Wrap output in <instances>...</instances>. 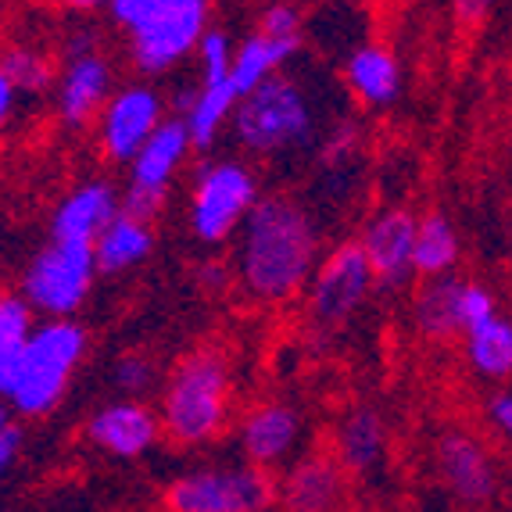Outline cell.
Returning <instances> with one entry per match:
<instances>
[{"label": "cell", "instance_id": "ac0fdd59", "mask_svg": "<svg viewBox=\"0 0 512 512\" xmlns=\"http://www.w3.org/2000/svg\"><path fill=\"white\" fill-rule=\"evenodd\" d=\"M122 212V194L108 180H83L61 197L51 215V240L94 244L97 233Z\"/></svg>", "mask_w": 512, "mask_h": 512}, {"label": "cell", "instance_id": "8992f818", "mask_svg": "<svg viewBox=\"0 0 512 512\" xmlns=\"http://www.w3.org/2000/svg\"><path fill=\"white\" fill-rule=\"evenodd\" d=\"M262 197L258 172L240 154L208 158L190 187V230L205 244H226Z\"/></svg>", "mask_w": 512, "mask_h": 512}, {"label": "cell", "instance_id": "9c48e42d", "mask_svg": "<svg viewBox=\"0 0 512 512\" xmlns=\"http://www.w3.org/2000/svg\"><path fill=\"white\" fill-rule=\"evenodd\" d=\"M376 291L373 273L355 240H341L330 255L319 258L316 273L301 291L305 298V323L312 333H337L362 312L369 294Z\"/></svg>", "mask_w": 512, "mask_h": 512}, {"label": "cell", "instance_id": "30bf717a", "mask_svg": "<svg viewBox=\"0 0 512 512\" xmlns=\"http://www.w3.org/2000/svg\"><path fill=\"white\" fill-rule=\"evenodd\" d=\"M54 108L69 129H86L115 90V69L94 33H72L54 72Z\"/></svg>", "mask_w": 512, "mask_h": 512}, {"label": "cell", "instance_id": "1f68e13d", "mask_svg": "<svg viewBox=\"0 0 512 512\" xmlns=\"http://www.w3.org/2000/svg\"><path fill=\"white\" fill-rule=\"evenodd\" d=\"M498 316V298L491 287L477 280H462V294H459V319H462V330H470V326L484 323V319Z\"/></svg>", "mask_w": 512, "mask_h": 512}, {"label": "cell", "instance_id": "5b68a950", "mask_svg": "<svg viewBox=\"0 0 512 512\" xmlns=\"http://www.w3.org/2000/svg\"><path fill=\"white\" fill-rule=\"evenodd\" d=\"M273 505L276 473L251 462H205L162 491V512H269Z\"/></svg>", "mask_w": 512, "mask_h": 512}, {"label": "cell", "instance_id": "e575fe53", "mask_svg": "<svg viewBox=\"0 0 512 512\" xmlns=\"http://www.w3.org/2000/svg\"><path fill=\"white\" fill-rule=\"evenodd\" d=\"M498 4L502 0H452V11L466 26H480V22H487V18L495 15Z\"/></svg>", "mask_w": 512, "mask_h": 512}, {"label": "cell", "instance_id": "44dd1931", "mask_svg": "<svg viewBox=\"0 0 512 512\" xmlns=\"http://www.w3.org/2000/svg\"><path fill=\"white\" fill-rule=\"evenodd\" d=\"M94 248L97 273L104 276H122L129 269H137L151 258L154 251V222L140 219V215L119 212L115 219L97 233Z\"/></svg>", "mask_w": 512, "mask_h": 512}, {"label": "cell", "instance_id": "5bb4252c", "mask_svg": "<svg viewBox=\"0 0 512 512\" xmlns=\"http://www.w3.org/2000/svg\"><path fill=\"white\" fill-rule=\"evenodd\" d=\"M237 444L258 470H287L305 444V416L291 402H258L237 419Z\"/></svg>", "mask_w": 512, "mask_h": 512}, {"label": "cell", "instance_id": "7a4b0ae2", "mask_svg": "<svg viewBox=\"0 0 512 512\" xmlns=\"http://www.w3.org/2000/svg\"><path fill=\"white\" fill-rule=\"evenodd\" d=\"M341 122L323 79L280 69L251 94L237 97L230 111L233 144L244 162L301 165L323 154L330 129Z\"/></svg>", "mask_w": 512, "mask_h": 512}, {"label": "cell", "instance_id": "4dcf8cb0", "mask_svg": "<svg viewBox=\"0 0 512 512\" xmlns=\"http://www.w3.org/2000/svg\"><path fill=\"white\" fill-rule=\"evenodd\" d=\"M197 79H219V76H230V58H233V40L230 33H222V29H208L197 43Z\"/></svg>", "mask_w": 512, "mask_h": 512}, {"label": "cell", "instance_id": "9a60e30c", "mask_svg": "<svg viewBox=\"0 0 512 512\" xmlns=\"http://www.w3.org/2000/svg\"><path fill=\"white\" fill-rule=\"evenodd\" d=\"M283 512H348L351 473L330 452H305L276 480Z\"/></svg>", "mask_w": 512, "mask_h": 512}, {"label": "cell", "instance_id": "83f0119b", "mask_svg": "<svg viewBox=\"0 0 512 512\" xmlns=\"http://www.w3.org/2000/svg\"><path fill=\"white\" fill-rule=\"evenodd\" d=\"M36 316L33 308L22 301V294L4 291L0 294V369H8L18 359V351L26 344V337L33 333Z\"/></svg>", "mask_w": 512, "mask_h": 512}, {"label": "cell", "instance_id": "603a6c76", "mask_svg": "<svg viewBox=\"0 0 512 512\" xmlns=\"http://www.w3.org/2000/svg\"><path fill=\"white\" fill-rule=\"evenodd\" d=\"M459 230L444 212L416 215V233H412V276L419 280H437L452 276L459 265Z\"/></svg>", "mask_w": 512, "mask_h": 512}, {"label": "cell", "instance_id": "7c38bea8", "mask_svg": "<svg viewBox=\"0 0 512 512\" xmlns=\"http://www.w3.org/2000/svg\"><path fill=\"white\" fill-rule=\"evenodd\" d=\"M165 94L154 83H126L115 86L104 108L97 111V147H101L104 162L129 165L133 154L154 137V129L162 126L169 115Z\"/></svg>", "mask_w": 512, "mask_h": 512}, {"label": "cell", "instance_id": "4fadbf2b", "mask_svg": "<svg viewBox=\"0 0 512 512\" xmlns=\"http://www.w3.org/2000/svg\"><path fill=\"white\" fill-rule=\"evenodd\" d=\"M434 466L444 491L470 509L491 505L502 487L495 452L470 430H444L434 444Z\"/></svg>", "mask_w": 512, "mask_h": 512}, {"label": "cell", "instance_id": "ba28073f", "mask_svg": "<svg viewBox=\"0 0 512 512\" xmlns=\"http://www.w3.org/2000/svg\"><path fill=\"white\" fill-rule=\"evenodd\" d=\"M212 29V0H162L133 33H126L129 61L140 76H169L194 58L201 36Z\"/></svg>", "mask_w": 512, "mask_h": 512}, {"label": "cell", "instance_id": "f1b7e54d", "mask_svg": "<svg viewBox=\"0 0 512 512\" xmlns=\"http://www.w3.org/2000/svg\"><path fill=\"white\" fill-rule=\"evenodd\" d=\"M111 384L119 387L122 398L144 402L147 394L162 384V380H158V362H154L147 351H126V355H119L115 366H111Z\"/></svg>", "mask_w": 512, "mask_h": 512}, {"label": "cell", "instance_id": "f546056e", "mask_svg": "<svg viewBox=\"0 0 512 512\" xmlns=\"http://www.w3.org/2000/svg\"><path fill=\"white\" fill-rule=\"evenodd\" d=\"M258 33L301 54V47H305V18H301V11L294 8L291 0H276L258 18Z\"/></svg>", "mask_w": 512, "mask_h": 512}, {"label": "cell", "instance_id": "2e32d148", "mask_svg": "<svg viewBox=\"0 0 512 512\" xmlns=\"http://www.w3.org/2000/svg\"><path fill=\"white\" fill-rule=\"evenodd\" d=\"M412 233H416V212L409 208L391 205L366 219L355 244L376 287H402L405 280H412Z\"/></svg>", "mask_w": 512, "mask_h": 512}, {"label": "cell", "instance_id": "3957f363", "mask_svg": "<svg viewBox=\"0 0 512 512\" xmlns=\"http://www.w3.org/2000/svg\"><path fill=\"white\" fill-rule=\"evenodd\" d=\"M162 437L180 448H205L233 423V362L222 344H197L158 384Z\"/></svg>", "mask_w": 512, "mask_h": 512}, {"label": "cell", "instance_id": "8d00e7d4", "mask_svg": "<svg viewBox=\"0 0 512 512\" xmlns=\"http://www.w3.org/2000/svg\"><path fill=\"white\" fill-rule=\"evenodd\" d=\"M54 4L72 11V15H94V11L108 8V0H54Z\"/></svg>", "mask_w": 512, "mask_h": 512}, {"label": "cell", "instance_id": "ffe728a7", "mask_svg": "<svg viewBox=\"0 0 512 512\" xmlns=\"http://www.w3.org/2000/svg\"><path fill=\"white\" fill-rule=\"evenodd\" d=\"M237 104V90H233L230 76L219 79H197L194 90L180 97V115L176 119L183 122L190 137V147L194 151H212L219 144V137L230 126V111Z\"/></svg>", "mask_w": 512, "mask_h": 512}, {"label": "cell", "instance_id": "484cf974", "mask_svg": "<svg viewBox=\"0 0 512 512\" xmlns=\"http://www.w3.org/2000/svg\"><path fill=\"white\" fill-rule=\"evenodd\" d=\"M294 58H298V51L269 40V36H262L258 29L251 36H244V40L233 47V58H230V83H233V90H237V97L251 94V90L262 86L269 76L287 69Z\"/></svg>", "mask_w": 512, "mask_h": 512}, {"label": "cell", "instance_id": "8fae6325", "mask_svg": "<svg viewBox=\"0 0 512 512\" xmlns=\"http://www.w3.org/2000/svg\"><path fill=\"white\" fill-rule=\"evenodd\" d=\"M190 137L183 122L172 115L162 126L154 129V137L133 154V162L126 165V190H122V212L140 215V219L154 222V215L165 208L172 183L183 172V165L190 162Z\"/></svg>", "mask_w": 512, "mask_h": 512}, {"label": "cell", "instance_id": "277c9868", "mask_svg": "<svg viewBox=\"0 0 512 512\" xmlns=\"http://www.w3.org/2000/svg\"><path fill=\"white\" fill-rule=\"evenodd\" d=\"M90 333L76 319H40L26 337L18 359L0 369V402L15 419L51 416L69 394L76 369L83 366Z\"/></svg>", "mask_w": 512, "mask_h": 512}, {"label": "cell", "instance_id": "d4e9b609", "mask_svg": "<svg viewBox=\"0 0 512 512\" xmlns=\"http://www.w3.org/2000/svg\"><path fill=\"white\" fill-rule=\"evenodd\" d=\"M462 348H466V362L473 373L491 380V384H505L512 373V326L509 319L498 316L484 319V323L462 330Z\"/></svg>", "mask_w": 512, "mask_h": 512}, {"label": "cell", "instance_id": "52a82bcc", "mask_svg": "<svg viewBox=\"0 0 512 512\" xmlns=\"http://www.w3.org/2000/svg\"><path fill=\"white\" fill-rule=\"evenodd\" d=\"M97 262L90 244L51 240L33 255L22 273V301L43 319H72L86 305L97 283Z\"/></svg>", "mask_w": 512, "mask_h": 512}, {"label": "cell", "instance_id": "cb8c5ba5", "mask_svg": "<svg viewBox=\"0 0 512 512\" xmlns=\"http://www.w3.org/2000/svg\"><path fill=\"white\" fill-rule=\"evenodd\" d=\"M459 294L462 280L459 276H437V280H423V287L412 298V323L423 337L430 341H452L462 333L459 319Z\"/></svg>", "mask_w": 512, "mask_h": 512}, {"label": "cell", "instance_id": "e0dca14e", "mask_svg": "<svg viewBox=\"0 0 512 512\" xmlns=\"http://www.w3.org/2000/svg\"><path fill=\"white\" fill-rule=\"evenodd\" d=\"M86 441L111 459H140L162 441V423H158L154 405L119 398V402L101 405L86 419Z\"/></svg>", "mask_w": 512, "mask_h": 512}, {"label": "cell", "instance_id": "4316f807", "mask_svg": "<svg viewBox=\"0 0 512 512\" xmlns=\"http://www.w3.org/2000/svg\"><path fill=\"white\" fill-rule=\"evenodd\" d=\"M0 65H4L8 79L15 83L18 97L47 94L54 86V72H58V61L43 47H36V43H8L0 51Z\"/></svg>", "mask_w": 512, "mask_h": 512}, {"label": "cell", "instance_id": "7402d4cb", "mask_svg": "<svg viewBox=\"0 0 512 512\" xmlns=\"http://www.w3.org/2000/svg\"><path fill=\"white\" fill-rule=\"evenodd\" d=\"M333 459L344 473H373L387 455V423L376 409H351L333 434Z\"/></svg>", "mask_w": 512, "mask_h": 512}, {"label": "cell", "instance_id": "d590c367", "mask_svg": "<svg viewBox=\"0 0 512 512\" xmlns=\"http://www.w3.org/2000/svg\"><path fill=\"white\" fill-rule=\"evenodd\" d=\"M15 111H18V90L8 79V72H4V65H0V133L11 126Z\"/></svg>", "mask_w": 512, "mask_h": 512}, {"label": "cell", "instance_id": "d6a6232c", "mask_svg": "<svg viewBox=\"0 0 512 512\" xmlns=\"http://www.w3.org/2000/svg\"><path fill=\"white\" fill-rule=\"evenodd\" d=\"M22 441H26L22 423H18L15 412H11L8 405L0 402V480L8 477L11 466H15L18 455H22Z\"/></svg>", "mask_w": 512, "mask_h": 512}, {"label": "cell", "instance_id": "836d02e7", "mask_svg": "<svg viewBox=\"0 0 512 512\" xmlns=\"http://www.w3.org/2000/svg\"><path fill=\"white\" fill-rule=\"evenodd\" d=\"M484 419H487V427L495 430V434H502V437L512 434V394L505 391V387H498V391L487 394Z\"/></svg>", "mask_w": 512, "mask_h": 512}, {"label": "cell", "instance_id": "d6986e66", "mask_svg": "<svg viewBox=\"0 0 512 512\" xmlns=\"http://www.w3.org/2000/svg\"><path fill=\"white\" fill-rule=\"evenodd\" d=\"M344 94L369 111L391 108L402 94V65L384 43H359L341 72Z\"/></svg>", "mask_w": 512, "mask_h": 512}, {"label": "cell", "instance_id": "6da1fadb", "mask_svg": "<svg viewBox=\"0 0 512 512\" xmlns=\"http://www.w3.org/2000/svg\"><path fill=\"white\" fill-rule=\"evenodd\" d=\"M323 258L316 212L294 194H262L233 233L230 280L251 305L280 308L301 298Z\"/></svg>", "mask_w": 512, "mask_h": 512}]
</instances>
